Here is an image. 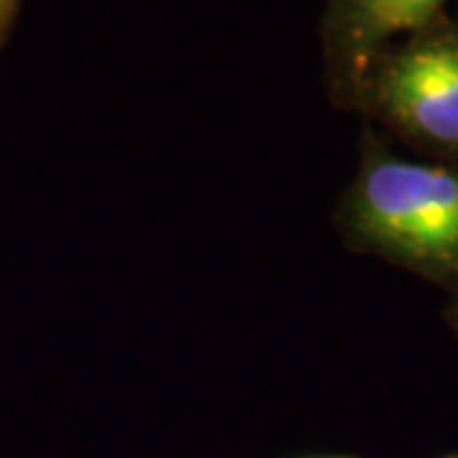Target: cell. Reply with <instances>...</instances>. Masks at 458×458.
<instances>
[{"label":"cell","mask_w":458,"mask_h":458,"mask_svg":"<svg viewBox=\"0 0 458 458\" xmlns=\"http://www.w3.org/2000/svg\"><path fill=\"white\" fill-rule=\"evenodd\" d=\"M339 227L354 250L456 288L458 165L403 158L367 138Z\"/></svg>","instance_id":"obj_1"},{"label":"cell","mask_w":458,"mask_h":458,"mask_svg":"<svg viewBox=\"0 0 458 458\" xmlns=\"http://www.w3.org/2000/svg\"><path fill=\"white\" fill-rule=\"evenodd\" d=\"M360 102L408 143L458 161V23L438 18L385 51Z\"/></svg>","instance_id":"obj_2"},{"label":"cell","mask_w":458,"mask_h":458,"mask_svg":"<svg viewBox=\"0 0 458 458\" xmlns=\"http://www.w3.org/2000/svg\"><path fill=\"white\" fill-rule=\"evenodd\" d=\"M448 0H331L328 64L342 95L360 99L385 51L441 18Z\"/></svg>","instance_id":"obj_3"},{"label":"cell","mask_w":458,"mask_h":458,"mask_svg":"<svg viewBox=\"0 0 458 458\" xmlns=\"http://www.w3.org/2000/svg\"><path fill=\"white\" fill-rule=\"evenodd\" d=\"M16 3L18 0H0V38H3V33L8 31V26H11V21H13Z\"/></svg>","instance_id":"obj_4"},{"label":"cell","mask_w":458,"mask_h":458,"mask_svg":"<svg viewBox=\"0 0 458 458\" xmlns=\"http://www.w3.org/2000/svg\"><path fill=\"white\" fill-rule=\"evenodd\" d=\"M445 321H448V327L454 328L458 334V285L454 288V298H451V303H448V311H445Z\"/></svg>","instance_id":"obj_5"},{"label":"cell","mask_w":458,"mask_h":458,"mask_svg":"<svg viewBox=\"0 0 458 458\" xmlns=\"http://www.w3.org/2000/svg\"><path fill=\"white\" fill-rule=\"evenodd\" d=\"M318 458H357V456H318Z\"/></svg>","instance_id":"obj_6"},{"label":"cell","mask_w":458,"mask_h":458,"mask_svg":"<svg viewBox=\"0 0 458 458\" xmlns=\"http://www.w3.org/2000/svg\"><path fill=\"white\" fill-rule=\"evenodd\" d=\"M443 458H458V456H443Z\"/></svg>","instance_id":"obj_7"}]
</instances>
